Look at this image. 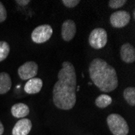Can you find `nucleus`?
Here are the masks:
<instances>
[{
  "mask_svg": "<svg viewBox=\"0 0 135 135\" xmlns=\"http://www.w3.org/2000/svg\"><path fill=\"white\" fill-rule=\"evenodd\" d=\"M123 96L126 101L130 106L135 105V88L133 87L126 88L123 92Z\"/></svg>",
  "mask_w": 135,
  "mask_h": 135,
  "instance_id": "obj_15",
  "label": "nucleus"
},
{
  "mask_svg": "<svg viewBox=\"0 0 135 135\" xmlns=\"http://www.w3.org/2000/svg\"><path fill=\"white\" fill-rule=\"evenodd\" d=\"M4 132V127H3V125L2 124L1 120H0V135H2Z\"/></svg>",
  "mask_w": 135,
  "mask_h": 135,
  "instance_id": "obj_21",
  "label": "nucleus"
},
{
  "mask_svg": "<svg viewBox=\"0 0 135 135\" xmlns=\"http://www.w3.org/2000/svg\"><path fill=\"white\" fill-rule=\"evenodd\" d=\"M38 72V66L35 62L30 61L23 63L18 69V75L22 80H29L35 78Z\"/></svg>",
  "mask_w": 135,
  "mask_h": 135,
  "instance_id": "obj_6",
  "label": "nucleus"
},
{
  "mask_svg": "<svg viewBox=\"0 0 135 135\" xmlns=\"http://www.w3.org/2000/svg\"><path fill=\"white\" fill-rule=\"evenodd\" d=\"M76 33V24L71 20L63 22L62 25V37L65 41H70Z\"/></svg>",
  "mask_w": 135,
  "mask_h": 135,
  "instance_id": "obj_9",
  "label": "nucleus"
},
{
  "mask_svg": "<svg viewBox=\"0 0 135 135\" xmlns=\"http://www.w3.org/2000/svg\"><path fill=\"white\" fill-rule=\"evenodd\" d=\"M43 86V82L40 78H33L27 81L24 86V91L26 93L32 95L41 91Z\"/></svg>",
  "mask_w": 135,
  "mask_h": 135,
  "instance_id": "obj_11",
  "label": "nucleus"
},
{
  "mask_svg": "<svg viewBox=\"0 0 135 135\" xmlns=\"http://www.w3.org/2000/svg\"><path fill=\"white\" fill-rule=\"evenodd\" d=\"M62 3L68 8H73L76 7L80 3V1L79 0H62Z\"/></svg>",
  "mask_w": 135,
  "mask_h": 135,
  "instance_id": "obj_18",
  "label": "nucleus"
},
{
  "mask_svg": "<svg viewBox=\"0 0 135 135\" xmlns=\"http://www.w3.org/2000/svg\"><path fill=\"white\" fill-rule=\"evenodd\" d=\"M57 78L53 88L54 103L59 109L70 110L76 103L77 78L75 66L70 62H63Z\"/></svg>",
  "mask_w": 135,
  "mask_h": 135,
  "instance_id": "obj_1",
  "label": "nucleus"
},
{
  "mask_svg": "<svg viewBox=\"0 0 135 135\" xmlns=\"http://www.w3.org/2000/svg\"><path fill=\"white\" fill-rule=\"evenodd\" d=\"M7 10L3 4L0 2V23L4 22L7 19Z\"/></svg>",
  "mask_w": 135,
  "mask_h": 135,
  "instance_id": "obj_19",
  "label": "nucleus"
},
{
  "mask_svg": "<svg viewBox=\"0 0 135 135\" xmlns=\"http://www.w3.org/2000/svg\"><path fill=\"white\" fill-rule=\"evenodd\" d=\"M130 21V14L126 11H117L110 16V23L115 28H121L126 26Z\"/></svg>",
  "mask_w": 135,
  "mask_h": 135,
  "instance_id": "obj_7",
  "label": "nucleus"
},
{
  "mask_svg": "<svg viewBox=\"0 0 135 135\" xmlns=\"http://www.w3.org/2000/svg\"><path fill=\"white\" fill-rule=\"evenodd\" d=\"M32 127V121L29 119H20L12 129V135H28Z\"/></svg>",
  "mask_w": 135,
  "mask_h": 135,
  "instance_id": "obj_8",
  "label": "nucleus"
},
{
  "mask_svg": "<svg viewBox=\"0 0 135 135\" xmlns=\"http://www.w3.org/2000/svg\"><path fill=\"white\" fill-rule=\"evenodd\" d=\"M10 53V45L7 41H0V62L4 61Z\"/></svg>",
  "mask_w": 135,
  "mask_h": 135,
  "instance_id": "obj_16",
  "label": "nucleus"
},
{
  "mask_svg": "<svg viewBox=\"0 0 135 135\" xmlns=\"http://www.w3.org/2000/svg\"><path fill=\"white\" fill-rule=\"evenodd\" d=\"M120 58L126 63H133L135 61L134 47L129 43H125L120 48Z\"/></svg>",
  "mask_w": 135,
  "mask_h": 135,
  "instance_id": "obj_10",
  "label": "nucleus"
},
{
  "mask_svg": "<svg viewBox=\"0 0 135 135\" xmlns=\"http://www.w3.org/2000/svg\"><path fill=\"white\" fill-rule=\"evenodd\" d=\"M11 88V79L6 72L0 73V95L7 93Z\"/></svg>",
  "mask_w": 135,
  "mask_h": 135,
  "instance_id": "obj_13",
  "label": "nucleus"
},
{
  "mask_svg": "<svg viewBox=\"0 0 135 135\" xmlns=\"http://www.w3.org/2000/svg\"><path fill=\"white\" fill-rule=\"evenodd\" d=\"M16 3L21 6H26L30 3V1L29 0H16Z\"/></svg>",
  "mask_w": 135,
  "mask_h": 135,
  "instance_id": "obj_20",
  "label": "nucleus"
},
{
  "mask_svg": "<svg viewBox=\"0 0 135 135\" xmlns=\"http://www.w3.org/2000/svg\"><path fill=\"white\" fill-rule=\"evenodd\" d=\"M126 3V0H110L108 2V6L111 8L117 9L123 7Z\"/></svg>",
  "mask_w": 135,
  "mask_h": 135,
  "instance_id": "obj_17",
  "label": "nucleus"
},
{
  "mask_svg": "<svg viewBox=\"0 0 135 135\" xmlns=\"http://www.w3.org/2000/svg\"><path fill=\"white\" fill-rule=\"evenodd\" d=\"M113 99L111 96L106 94H102L99 95L95 100V105L100 108H104L111 104Z\"/></svg>",
  "mask_w": 135,
  "mask_h": 135,
  "instance_id": "obj_14",
  "label": "nucleus"
},
{
  "mask_svg": "<svg viewBox=\"0 0 135 135\" xmlns=\"http://www.w3.org/2000/svg\"><path fill=\"white\" fill-rule=\"evenodd\" d=\"M53 35V28L49 24H42L34 28L31 37L33 42L36 44H42L50 39Z\"/></svg>",
  "mask_w": 135,
  "mask_h": 135,
  "instance_id": "obj_5",
  "label": "nucleus"
},
{
  "mask_svg": "<svg viewBox=\"0 0 135 135\" xmlns=\"http://www.w3.org/2000/svg\"><path fill=\"white\" fill-rule=\"evenodd\" d=\"M108 41V35L107 32L102 28H97L91 31L89 36L88 42L89 45L95 49V50H100L104 48Z\"/></svg>",
  "mask_w": 135,
  "mask_h": 135,
  "instance_id": "obj_4",
  "label": "nucleus"
},
{
  "mask_svg": "<svg viewBox=\"0 0 135 135\" xmlns=\"http://www.w3.org/2000/svg\"><path fill=\"white\" fill-rule=\"evenodd\" d=\"M11 112L14 117L24 118L29 114V108L25 104L18 103L11 107Z\"/></svg>",
  "mask_w": 135,
  "mask_h": 135,
  "instance_id": "obj_12",
  "label": "nucleus"
},
{
  "mask_svg": "<svg viewBox=\"0 0 135 135\" xmlns=\"http://www.w3.org/2000/svg\"><path fill=\"white\" fill-rule=\"evenodd\" d=\"M108 126L113 135H127L129 131L126 120L120 115L112 113L107 117Z\"/></svg>",
  "mask_w": 135,
  "mask_h": 135,
  "instance_id": "obj_3",
  "label": "nucleus"
},
{
  "mask_svg": "<svg viewBox=\"0 0 135 135\" xmlns=\"http://www.w3.org/2000/svg\"><path fill=\"white\" fill-rule=\"evenodd\" d=\"M89 75L93 83L103 92L113 91L118 86L116 70L101 58H95L91 62Z\"/></svg>",
  "mask_w": 135,
  "mask_h": 135,
  "instance_id": "obj_2",
  "label": "nucleus"
}]
</instances>
